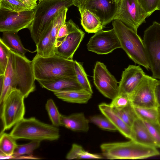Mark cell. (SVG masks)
I'll return each mask as SVG.
<instances>
[{
	"label": "cell",
	"mask_w": 160,
	"mask_h": 160,
	"mask_svg": "<svg viewBox=\"0 0 160 160\" xmlns=\"http://www.w3.org/2000/svg\"><path fill=\"white\" fill-rule=\"evenodd\" d=\"M35 80L32 61L10 50L4 73L3 84L0 90V105L8 92L12 88L19 90L25 98H27L35 89Z\"/></svg>",
	"instance_id": "cell-1"
},
{
	"label": "cell",
	"mask_w": 160,
	"mask_h": 160,
	"mask_svg": "<svg viewBox=\"0 0 160 160\" xmlns=\"http://www.w3.org/2000/svg\"><path fill=\"white\" fill-rule=\"evenodd\" d=\"M73 5L72 0H39L33 9L34 18L29 29L36 45L52 28L57 13L61 9Z\"/></svg>",
	"instance_id": "cell-2"
},
{
	"label": "cell",
	"mask_w": 160,
	"mask_h": 160,
	"mask_svg": "<svg viewBox=\"0 0 160 160\" xmlns=\"http://www.w3.org/2000/svg\"><path fill=\"white\" fill-rule=\"evenodd\" d=\"M75 61L65 58L56 54L43 57L36 55L32 64L36 80H48L59 77L76 78Z\"/></svg>",
	"instance_id": "cell-3"
},
{
	"label": "cell",
	"mask_w": 160,
	"mask_h": 160,
	"mask_svg": "<svg viewBox=\"0 0 160 160\" xmlns=\"http://www.w3.org/2000/svg\"><path fill=\"white\" fill-rule=\"evenodd\" d=\"M102 156L107 159H142L160 154L156 147L134 140L104 143L100 146Z\"/></svg>",
	"instance_id": "cell-4"
},
{
	"label": "cell",
	"mask_w": 160,
	"mask_h": 160,
	"mask_svg": "<svg viewBox=\"0 0 160 160\" xmlns=\"http://www.w3.org/2000/svg\"><path fill=\"white\" fill-rule=\"evenodd\" d=\"M112 25L120 42L121 48L135 63L150 69L142 40L137 32L120 20L114 19Z\"/></svg>",
	"instance_id": "cell-5"
},
{
	"label": "cell",
	"mask_w": 160,
	"mask_h": 160,
	"mask_svg": "<svg viewBox=\"0 0 160 160\" xmlns=\"http://www.w3.org/2000/svg\"><path fill=\"white\" fill-rule=\"evenodd\" d=\"M10 134L16 140L24 139L40 141L55 140L60 137L59 129L57 127L33 117L23 118L14 126Z\"/></svg>",
	"instance_id": "cell-6"
},
{
	"label": "cell",
	"mask_w": 160,
	"mask_h": 160,
	"mask_svg": "<svg viewBox=\"0 0 160 160\" xmlns=\"http://www.w3.org/2000/svg\"><path fill=\"white\" fill-rule=\"evenodd\" d=\"M24 98L18 89L12 88L8 92L1 104V118L3 127L2 131L9 129L24 118Z\"/></svg>",
	"instance_id": "cell-7"
},
{
	"label": "cell",
	"mask_w": 160,
	"mask_h": 160,
	"mask_svg": "<svg viewBox=\"0 0 160 160\" xmlns=\"http://www.w3.org/2000/svg\"><path fill=\"white\" fill-rule=\"evenodd\" d=\"M142 40L152 77L160 79V23L153 22L145 31Z\"/></svg>",
	"instance_id": "cell-8"
},
{
	"label": "cell",
	"mask_w": 160,
	"mask_h": 160,
	"mask_svg": "<svg viewBox=\"0 0 160 160\" xmlns=\"http://www.w3.org/2000/svg\"><path fill=\"white\" fill-rule=\"evenodd\" d=\"M114 19L120 20L127 26L137 32L140 25L145 22L150 15L141 6L138 0H122Z\"/></svg>",
	"instance_id": "cell-9"
},
{
	"label": "cell",
	"mask_w": 160,
	"mask_h": 160,
	"mask_svg": "<svg viewBox=\"0 0 160 160\" xmlns=\"http://www.w3.org/2000/svg\"><path fill=\"white\" fill-rule=\"evenodd\" d=\"M158 80L145 75L134 91L128 95L132 105L141 107L157 108L155 88Z\"/></svg>",
	"instance_id": "cell-10"
},
{
	"label": "cell",
	"mask_w": 160,
	"mask_h": 160,
	"mask_svg": "<svg viewBox=\"0 0 160 160\" xmlns=\"http://www.w3.org/2000/svg\"><path fill=\"white\" fill-rule=\"evenodd\" d=\"M93 80L97 89L106 97L112 100L118 94V82L103 63L98 61L96 62Z\"/></svg>",
	"instance_id": "cell-11"
},
{
	"label": "cell",
	"mask_w": 160,
	"mask_h": 160,
	"mask_svg": "<svg viewBox=\"0 0 160 160\" xmlns=\"http://www.w3.org/2000/svg\"><path fill=\"white\" fill-rule=\"evenodd\" d=\"M0 31L15 32L29 28L34 18L33 9L19 12L0 11Z\"/></svg>",
	"instance_id": "cell-12"
},
{
	"label": "cell",
	"mask_w": 160,
	"mask_h": 160,
	"mask_svg": "<svg viewBox=\"0 0 160 160\" xmlns=\"http://www.w3.org/2000/svg\"><path fill=\"white\" fill-rule=\"evenodd\" d=\"M87 46L88 51L98 54H108L121 48L120 42L113 28L107 31L101 30L95 33Z\"/></svg>",
	"instance_id": "cell-13"
},
{
	"label": "cell",
	"mask_w": 160,
	"mask_h": 160,
	"mask_svg": "<svg viewBox=\"0 0 160 160\" xmlns=\"http://www.w3.org/2000/svg\"><path fill=\"white\" fill-rule=\"evenodd\" d=\"M118 7L119 4L112 0H89L84 8L97 16L104 27L114 20Z\"/></svg>",
	"instance_id": "cell-14"
},
{
	"label": "cell",
	"mask_w": 160,
	"mask_h": 160,
	"mask_svg": "<svg viewBox=\"0 0 160 160\" xmlns=\"http://www.w3.org/2000/svg\"><path fill=\"white\" fill-rule=\"evenodd\" d=\"M146 74L139 66L129 65L123 71L119 83V93L131 94L136 89Z\"/></svg>",
	"instance_id": "cell-15"
},
{
	"label": "cell",
	"mask_w": 160,
	"mask_h": 160,
	"mask_svg": "<svg viewBox=\"0 0 160 160\" xmlns=\"http://www.w3.org/2000/svg\"><path fill=\"white\" fill-rule=\"evenodd\" d=\"M84 35V32L79 28L68 34L56 48V54L67 59L73 60L74 54Z\"/></svg>",
	"instance_id": "cell-16"
},
{
	"label": "cell",
	"mask_w": 160,
	"mask_h": 160,
	"mask_svg": "<svg viewBox=\"0 0 160 160\" xmlns=\"http://www.w3.org/2000/svg\"><path fill=\"white\" fill-rule=\"evenodd\" d=\"M37 81L42 88L53 92L65 90L83 89L77 78L61 77L50 80Z\"/></svg>",
	"instance_id": "cell-17"
},
{
	"label": "cell",
	"mask_w": 160,
	"mask_h": 160,
	"mask_svg": "<svg viewBox=\"0 0 160 160\" xmlns=\"http://www.w3.org/2000/svg\"><path fill=\"white\" fill-rule=\"evenodd\" d=\"M98 108L102 114L108 119L117 130L126 138L131 139V127L124 122L115 113L110 104L101 103L99 105Z\"/></svg>",
	"instance_id": "cell-18"
},
{
	"label": "cell",
	"mask_w": 160,
	"mask_h": 160,
	"mask_svg": "<svg viewBox=\"0 0 160 160\" xmlns=\"http://www.w3.org/2000/svg\"><path fill=\"white\" fill-rule=\"evenodd\" d=\"M61 126L76 131L87 132L89 129V120L82 113L66 116L61 114Z\"/></svg>",
	"instance_id": "cell-19"
},
{
	"label": "cell",
	"mask_w": 160,
	"mask_h": 160,
	"mask_svg": "<svg viewBox=\"0 0 160 160\" xmlns=\"http://www.w3.org/2000/svg\"><path fill=\"white\" fill-rule=\"evenodd\" d=\"M131 139L138 143L156 147L155 142L143 121L137 118L131 127Z\"/></svg>",
	"instance_id": "cell-20"
},
{
	"label": "cell",
	"mask_w": 160,
	"mask_h": 160,
	"mask_svg": "<svg viewBox=\"0 0 160 160\" xmlns=\"http://www.w3.org/2000/svg\"><path fill=\"white\" fill-rule=\"evenodd\" d=\"M53 93L57 98L63 101L79 104L87 103L92 94L84 89L65 90Z\"/></svg>",
	"instance_id": "cell-21"
},
{
	"label": "cell",
	"mask_w": 160,
	"mask_h": 160,
	"mask_svg": "<svg viewBox=\"0 0 160 160\" xmlns=\"http://www.w3.org/2000/svg\"><path fill=\"white\" fill-rule=\"evenodd\" d=\"M81 16V25L86 32L95 33L102 30L103 26L99 18L88 9H79Z\"/></svg>",
	"instance_id": "cell-22"
},
{
	"label": "cell",
	"mask_w": 160,
	"mask_h": 160,
	"mask_svg": "<svg viewBox=\"0 0 160 160\" xmlns=\"http://www.w3.org/2000/svg\"><path fill=\"white\" fill-rule=\"evenodd\" d=\"M18 32H2L1 39L4 44L12 51L23 56H25L28 52H31L24 48Z\"/></svg>",
	"instance_id": "cell-23"
},
{
	"label": "cell",
	"mask_w": 160,
	"mask_h": 160,
	"mask_svg": "<svg viewBox=\"0 0 160 160\" xmlns=\"http://www.w3.org/2000/svg\"><path fill=\"white\" fill-rule=\"evenodd\" d=\"M2 131L0 134L1 159H8L12 156L17 146L16 140L9 134Z\"/></svg>",
	"instance_id": "cell-24"
},
{
	"label": "cell",
	"mask_w": 160,
	"mask_h": 160,
	"mask_svg": "<svg viewBox=\"0 0 160 160\" xmlns=\"http://www.w3.org/2000/svg\"><path fill=\"white\" fill-rule=\"evenodd\" d=\"M51 28L36 45V55L40 57H46L56 54L55 45L52 42L50 37Z\"/></svg>",
	"instance_id": "cell-25"
},
{
	"label": "cell",
	"mask_w": 160,
	"mask_h": 160,
	"mask_svg": "<svg viewBox=\"0 0 160 160\" xmlns=\"http://www.w3.org/2000/svg\"><path fill=\"white\" fill-rule=\"evenodd\" d=\"M137 117L143 121L152 123H159L158 108L141 107L133 106Z\"/></svg>",
	"instance_id": "cell-26"
},
{
	"label": "cell",
	"mask_w": 160,
	"mask_h": 160,
	"mask_svg": "<svg viewBox=\"0 0 160 160\" xmlns=\"http://www.w3.org/2000/svg\"><path fill=\"white\" fill-rule=\"evenodd\" d=\"M103 157L99 154L89 152L82 147L77 144H73L72 148L66 156L68 160L81 159H102Z\"/></svg>",
	"instance_id": "cell-27"
},
{
	"label": "cell",
	"mask_w": 160,
	"mask_h": 160,
	"mask_svg": "<svg viewBox=\"0 0 160 160\" xmlns=\"http://www.w3.org/2000/svg\"><path fill=\"white\" fill-rule=\"evenodd\" d=\"M68 8H64L59 11L54 18L50 32V37L55 45L58 33L61 26L66 22Z\"/></svg>",
	"instance_id": "cell-28"
},
{
	"label": "cell",
	"mask_w": 160,
	"mask_h": 160,
	"mask_svg": "<svg viewBox=\"0 0 160 160\" xmlns=\"http://www.w3.org/2000/svg\"><path fill=\"white\" fill-rule=\"evenodd\" d=\"M112 109L122 120L131 127L135 119L138 118L131 102L122 108Z\"/></svg>",
	"instance_id": "cell-29"
},
{
	"label": "cell",
	"mask_w": 160,
	"mask_h": 160,
	"mask_svg": "<svg viewBox=\"0 0 160 160\" xmlns=\"http://www.w3.org/2000/svg\"><path fill=\"white\" fill-rule=\"evenodd\" d=\"M19 0H0V10L19 12L31 10Z\"/></svg>",
	"instance_id": "cell-30"
},
{
	"label": "cell",
	"mask_w": 160,
	"mask_h": 160,
	"mask_svg": "<svg viewBox=\"0 0 160 160\" xmlns=\"http://www.w3.org/2000/svg\"><path fill=\"white\" fill-rule=\"evenodd\" d=\"M74 69L77 79L83 89L93 93L91 86L82 64L75 60Z\"/></svg>",
	"instance_id": "cell-31"
},
{
	"label": "cell",
	"mask_w": 160,
	"mask_h": 160,
	"mask_svg": "<svg viewBox=\"0 0 160 160\" xmlns=\"http://www.w3.org/2000/svg\"><path fill=\"white\" fill-rule=\"evenodd\" d=\"M40 142V141H32L28 143L18 145L12 156L10 157L9 158H15L26 154L31 156L33 151L39 147Z\"/></svg>",
	"instance_id": "cell-32"
},
{
	"label": "cell",
	"mask_w": 160,
	"mask_h": 160,
	"mask_svg": "<svg viewBox=\"0 0 160 160\" xmlns=\"http://www.w3.org/2000/svg\"><path fill=\"white\" fill-rule=\"evenodd\" d=\"M78 27L71 20L65 22L60 28L56 38V48L61 43L65 38L70 33L75 31Z\"/></svg>",
	"instance_id": "cell-33"
},
{
	"label": "cell",
	"mask_w": 160,
	"mask_h": 160,
	"mask_svg": "<svg viewBox=\"0 0 160 160\" xmlns=\"http://www.w3.org/2000/svg\"><path fill=\"white\" fill-rule=\"evenodd\" d=\"M45 108L53 125L56 127L61 126V114L59 112L53 100L50 99L47 101Z\"/></svg>",
	"instance_id": "cell-34"
},
{
	"label": "cell",
	"mask_w": 160,
	"mask_h": 160,
	"mask_svg": "<svg viewBox=\"0 0 160 160\" xmlns=\"http://www.w3.org/2000/svg\"><path fill=\"white\" fill-rule=\"evenodd\" d=\"M89 120L103 130L112 131L117 130L115 126L104 116L95 115L91 116L89 118Z\"/></svg>",
	"instance_id": "cell-35"
},
{
	"label": "cell",
	"mask_w": 160,
	"mask_h": 160,
	"mask_svg": "<svg viewBox=\"0 0 160 160\" xmlns=\"http://www.w3.org/2000/svg\"><path fill=\"white\" fill-rule=\"evenodd\" d=\"M10 49L0 39V75L4 74L9 60Z\"/></svg>",
	"instance_id": "cell-36"
},
{
	"label": "cell",
	"mask_w": 160,
	"mask_h": 160,
	"mask_svg": "<svg viewBox=\"0 0 160 160\" xmlns=\"http://www.w3.org/2000/svg\"><path fill=\"white\" fill-rule=\"evenodd\" d=\"M152 138L156 148H160V124L159 123H152L144 121Z\"/></svg>",
	"instance_id": "cell-37"
},
{
	"label": "cell",
	"mask_w": 160,
	"mask_h": 160,
	"mask_svg": "<svg viewBox=\"0 0 160 160\" xmlns=\"http://www.w3.org/2000/svg\"><path fill=\"white\" fill-rule=\"evenodd\" d=\"M130 103L128 96L124 93H120L112 100L110 105L112 108L120 109L126 106Z\"/></svg>",
	"instance_id": "cell-38"
},
{
	"label": "cell",
	"mask_w": 160,
	"mask_h": 160,
	"mask_svg": "<svg viewBox=\"0 0 160 160\" xmlns=\"http://www.w3.org/2000/svg\"><path fill=\"white\" fill-rule=\"evenodd\" d=\"M139 2L145 10L150 15L155 11L158 10L160 0H138Z\"/></svg>",
	"instance_id": "cell-39"
},
{
	"label": "cell",
	"mask_w": 160,
	"mask_h": 160,
	"mask_svg": "<svg viewBox=\"0 0 160 160\" xmlns=\"http://www.w3.org/2000/svg\"><path fill=\"white\" fill-rule=\"evenodd\" d=\"M155 93L158 107H160V80H158L155 88Z\"/></svg>",
	"instance_id": "cell-40"
},
{
	"label": "cell",
	"mask_w": 160,
	"mask_h": 160,
	"mask_svg": "<svg viewBox=\"0 0 160 160\" xmlns=\"http://www.w3.org/2000/svg\"><path fill=\"white\" fill-rule=\"evenodd\" d=\"M24 4L32 9H34L37 5L38 0H19Z\"/></svg>",
	"instance_id": "cell-41"
},
{
	"label": "cell",
	"mask_w": 160,
	"mask_h": 160,
	"mask_svg": "<svg viewBox=\"0 0 160 160\" xmlns=\"http://www.w3.org/2000/svg\"><path fill=\"white\" fill-rule=\"evenodd\" d=\"M89 0H72L73 5L79 9H83Z\"/></svg>",
	"instance_id": "cell-42"
},
{
	"label": "cell",
	"mask_w": 160,
	"mask_h": 160,
	"mask_svg": "<svg viewBox=\"0 0 160 160\" xmlns=\"http://www.w3.org/2000/svg\"><path fill=\"white\" fill-rule=\"evenodd\" d=\"M158 112H159V123L160 124V107H158Z\"/></svg>",
	"instance_id": "cell-43"
},
{
	"label": "cell",
	"mask_w": 160,
	"mask_h": 160,
	"mask_svg": "<svg viewBox=\"0 0 160 160\" xmlns=\"http://www.w3.org/2000/svg\"><path fill=\"white\" fill-rule=\"evenodd\" d=\"M122 0H112V1L118 3H119Z\"/></svg>",
	"instance_id": "cell-44"
},
{
	"label": "cell",
	"mask_w": 160,
	"mask_h": 160,
	"mask_svg": "<svg viewBox=\"0 0 160 160\" xmlns=\"http://www.w3.org/2000/svg\"><path fill=\"white\" fill-rule=\"evenodd\" d=\"M158 10H160V1L158 7Z\"/></svg>",
	"instance_id": "cell-45"
},
{
	"label": "cell",
	"mask_w": 160,
	"mask_h": 160,
	"mask_svg": "<svg viewBox=\"0 0 160 160\" xmlns=\"http://www.w3.org/2000/svg\"></svg>",
	"instance_id": "cell-46"
}]
</instances>
